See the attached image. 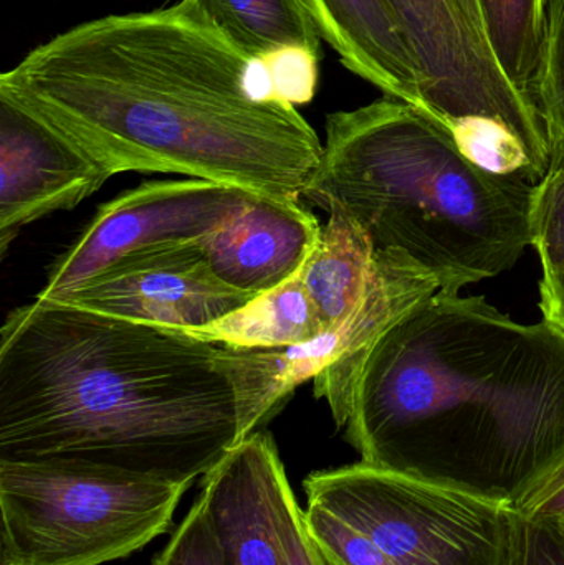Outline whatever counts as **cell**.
Segmentation results:
<instances>
[{
    "instance_id": "cell-1",
    "label": "cell",
    "mask_w": 564,
    "mask_h": 565,
    "mask_svg": "<svg viewBox=\"0 0 564 565\" xmlns=\"http://www.w3.org/2000/svg\"><path fill=\"white\" fill-rule=\"evenodd\" d=\"M113 174L169 172L300 198L323 145L248 58L181 7L79 23L0 76Z\"/></svg>"
},
{
    "instance_id": "cell-2",
    "label": "cell",
    "mask_w": 564,
    "mask_h": 565,
    "mask_svg": "<svg viewBox=\"0 0 564 565\" xmlns=\"http://www.w3.org/2000/svg\"><path fill=\"white\" fill-rule=\"evenodd\" d=\"M344 428L363 463L515 510L564 461V332L436 292L373 345Z\"/></svg>"
},
{
    "instance_id": "cell-3",
    "label": "cell",
    "mask_w": 564,
    "mask_h": 565,
    "mask_svg": "<svg viewBox=\"0 0 564 565\" xmlns=\"http://www.w3.org/2000/svg\"><path fill=\"white\" fill-rule=\"evenodd\" d=\"M224 342L35 298L0 329V460L194 483L241 444Z\"/></svg>"
},
{
    "instance_id": "cell-4",
    "label": "cell",
    "mask_w": 564,
    "mask_h": 565,
    "mask_svg": "<svg viewBox=\"0 0 564 565\" xmlns=\"http://www.w3.org/2000/svg\"><path fill=\"white\" fill-rule=\"evenodd\" d=\"M304 198L357 222L376 250L409 255L459 295L510 270L532 245L535 185L470 161L453 136L390 96L327 116Z\"/></svg>"
},
{
    "instance_id": "cell-5",
    "label": "cell",
    "mask_w": 564,
    "mask_h": 565,
    "mask_svg": "<svg viewBox=\"0 0 564 565\" xmlns=\"http://www.w3.org/2000/svg\"><path fill=\"white\" fill-rule=\"evenodd\" d=\"M192 483L68 461L0 460V565H105L168 534Z\"/></svg>"
},
{
    "instance_id": "cell-6",
    "label": "cell",
    "mask_w": 564,
    "mask_h": 565,
    "mask_svg": "<svg viewBox=\"0 0 564 565\" xmlns=\"http://www.w3.org/2000/svg\"><path fill=\"white\" fill-rule=\"evenodd\" d=\"M308 504L363 533L387 565H503L513 508L360 463L313 471Z\"/></svg>"
},
{
    "instance_id": "cell-7",
    "label": "cell",
    "mask_w": 564,
    "mask_h": 565,
    "mask_svg": "<svg viewBox=\"0 0 564 565\" xmlns=\"http://www.w3.org/2000/svg\"><path fill=\"white\" fill-rule=\"evenodd\" d=\"M387 2L419 63L427 118L447 132L467 119H497L552 164V142L535 99L502 72L454 0Z\"/></svg>"
},
{
    "instance_id": "cell-8",
    "label": "cell",
    "mask_w": 564,
    "mask_h": 565,
    "mask_svg": "<svg viewBox=\"0 0 564 565\" xmlns=\"http://www.w3.org/2000/svg\"><path fill=\"white\" fill-rule=\"evenodd\" d=\"M254 192L188 181L145 182L102 205L75 244L56 258L36 298H65L125 258L191 244L219 231Z\"/></svg>"
},
{
    "instance_id": "cell-9",
    "label": "cell",
    "mask_w": 564,
    "mask_h": 565,
    "mask_svg": "<svg viewBox=\"0 0 564 565\" xmlns=\"http://www.w3.org/2000/svg\"><path fill=\"white\" fill-rule=\"evenodd\" d=\"M254 298L212 271L198 241L125 258L56 301L128 321L195 329Z\"/></svg>"
},
{
    "instance_id": "cell-10",
    "label": "cell",
    "mask_w": 564,
    "mask_h": 565,
    "mask_svg": "<svg viewBox=\"0 0 564 565\" xmlns=\"http://www.w3.org/2000/svg\"><path fill=\"white\" fill-rule=\"evenodd\" d=\"M111 175L83 146L0 92V258L25 225L76 207Z\"/></svg>"
},
{
    "instance_id": "cell-11",
    "label": "cell",
    "mask_w": 564,
    "mask_h": 565,
    "mask_svg": "<svg viewBox=\"0 0 564 565\" xmlns=\"http://www.w3.org/2000/svg\"><path fill=\"white\" fill-rule=\"evenodd\" d=\"M285 475L274 438L257 430L202 478L224 565H288L277 513Z\"/></svg>"
},
{
    "instance_id": "cell-12",
    "label": "cell",
    "mask_w": 564,
    "mask_h": 565,
    "mask_svg": "<svg viewBox=\"0 0 564 565\" xmlns=\"http://www.w3.org/2000/svg\"><path fill=\"white\" fill-rule=\"evenodd\" d=\"M321 235L320 222L298 198L254 194L232 221L201 238L199 247L222 281L260 296L300 274Z\"/></svg>"
},
{
    "instance_id": "cell-13",
    "label": "cell",
    "mask_w": 564,
    "mask_h": 565,
    "mask_svg": "<svg viewBox=\"0 0 564 565\" xmlns=\"http://www.w3.org/2000/svg\"><path fill=\"white\" fill-rule=\"evenodd\" d=\"M439 292V282L404 252L376 250L360 308L338 331V358L313 379L315 397L324 398L338 428L351 414L354 385L373 345L417 305Z\"/></svg>"
},
{
    "instance_id": "cell-14",
    "label": "cell",
    "mask_w": 564,
    "mask_h": 565,
    "mask_svg": "<svg viewBox=\"0 0 564 565\" xmlns=\"http://www.w3.org/2000/svg\"><path fill=\"white\" fill-rule=\"evenodd\" d=\"M324 42L360 78L426 115L423 73L387 0H305Z\"/></svg>"
},
{
    "instance_id": "cell-15",
    "label": "cell",
    "mask_w": 564,
    "mask_h": 565,
    "mask_svg": "<svg viewBox=\"0 0 564 565\" xmlns=\"http://www.w3.org/2000/svg\"><path fill=\"white\" fill-rule=\"evenodd\" d=\"M178 6L248 58L267 60L284 50L323 58V36L305 0H179Z\"/></svg>"
},
{
    "instance_id": "cell-16",
    "label": "cell",
    "mask_w": 564,
    "mask_h": 565,
    "mask_svg": "<svg viewBox=\"0 0 564 565\" xmlns=\"http://www.w3.org/2000/svg\"><path fill=\"white\" fill-rule=\"evenodd\" d=\"M320 244L300 270L324 334L338 332L363 301L373 271V242L341 211L328 212Z\"/></svg>"
},
{
    "instance_id": "cell-17",
    "label": "cell",
    "mask_w": 564,
    "mask_h": 565,
    "mask_svg": "<svg viewBox=\"0 0 564 565\" xmlns=\"http://www.w3.org/2000/svg\"><path fill=\"white\" fill-rule=\"evenodd\" d=\"M184 331L204 341L251 349L288 348L324 334L300 274L214 324Z\"/></svg>"
},
{
    "instance_id": "cell-18",
    "label": "cell",
    "mask_w": 564,
    "mask_h": 565,
    "mask_svg": "<svg viewBox=\"0 0 564 565\" xmlns=\"http://www.w3.org/2000/svg\"><path fill=\"white\" fill-rule=\"evenodd\" d=\"M487 39L502 72L532 95L546 0H480Z\"/></svg>"
},
{
    "instance_id": "cell-19",
    "label": "cell",
    "mask_w": 564,
    "mask_h": 565,
    "mask_svg": "<svg viewBox=\"0 0 564 565\" xmlns=\"http://www.w3.org/2000/svg\"><path fill=\"white\" fill-rule=\"evenodd\" d=\"M532 96L553 146H564V0H546Z\"/></svg>"
},
{
    "instance_id": "cell-20",
    "label": "cell",
    "mask_w": 564,
    "mask_h": 565,
    "mask_svg": "<svg viewBox=\"0 0 564 565\" xmlns=\"http://www.w3.org/2000/svg\"><path fill=\"white\" fill-rule=\"evenodd\" d=\"M552 149V164L535 185L532 207V247L543 274L564 268V146Z\"/></svg>"
},
{
    "instance_id": "cell-21",
    "label": "cell",
    "mask_w": 564,
    "mask_h": 565,
    "mask_svg": "<svg viewBox=\"0 0 564 565\" xmlns=\"http://www.w3.org/2000/svg\"><path fill=\"white\" fill-rule=\"evenodd\" d=\"M151 565H224L202 494L195 498L191 510L172 530L168 544Z\"/></svg>"
},
{
    "instance_id": "cell-22",
    "label": "cell",
    "mask_w": 564,
    "mask_h": 565,
    "mask_svg": "<svg viewBox=\"0 0 564 565\" xmlns=\"http://www.w3.org/2000/svg\"><path fill=\"white\" fill-rule=\"evenodd\" d=\"M503 565H564V527L513 510Z\"/></svg>"
},
{
    "instance_id": "cell-23",
    "label": "cell",
    "mask_w": 564,
    "mask_h": 565,
    "mask_svg": "<svg viewBox=\"0 0 564 565\" xmlns=\"http://www.w3.org/2000/svg\"><path fill=\"white\" fill-rule=\"evenodd\" d=\"M275 92L290 105H305L317 89L321 58L305 50H284L265 60Z\"/></svg>"
},
{
    "instance_id": "cell-24",
    "label": "cell",
    "mask_w": 564,
    "mask_h": 565,
    "mask_svg": "<svg viewBox=\"0 0 564 565\" xmlns=\"http://www.w3.org/2000/svg\"><path fill=\"white\" fill-rule=\"evenodd\" d=\"M278 530L284 541L288 565H323L315 553L305 527L304 510L298 504L287 475L281 478L277 493Z\"/></svg>"
},
{
    "instance_id": "cell-25",
    "label": "cell",
    "mask_w": 564,
    "mask_h": 565,
    "mask_svg": "<svg viewBox=\"0 0 564 565\" xmlns=\"http://www.w3.org/2000/svg\"><path fill=\"white\" fill-rule=\"evenodd\" d=\"M523 516L564 524V461L519 507Z\"/></svg>"
},
{
    "instance_id": "cell-26",
    "label": "cell",
    "mask_w": 564,
    "mask_h": 565,
    "mask_svg": "<svg viewBox=\"0 0 564 565\" xmlns=\"http://www.w3.org/2000/svg\"><path fill=\"white\" fill-rule=\"evenodd\" d=\"M540 308L543 319L564 332V268L543 274L540 281Z\"/></svg>"
},
{
    "instance_id": "cell-27",
    "label": "cell",
    "mask_w": 564,
    "mask_h": 565,
    "mask_svg": "<svg viewBox=\"0 0 564 565\" xmlns=\"http://www.w3.org/2000/svg\"><path fill=\"white\" fill-rule=\"evenodd\" d=\"M454 2L459 7L460 13L466 17L473 32H476L479 39L490 49L489 39H487L486 15H483L482 2H480V0H454ZM490 52H492V50H490Z\"/></svg>"
},
{
    "instance_id": "cell-28",
    "label": "cell",
    "mask_w": 564,
    "mask_h": 565,
    "mask_svg": "<svg viewBox=\"0 0 564 565\" xmlns=\"http://www.w3.org/2000/svg\"><path fill=\"white\" fill-rule=\"evenodd\" d=\"M549 523H550V521H549ZM558 526H563L564 527V524H558Z\"/></svg>"
}]
</instances>
